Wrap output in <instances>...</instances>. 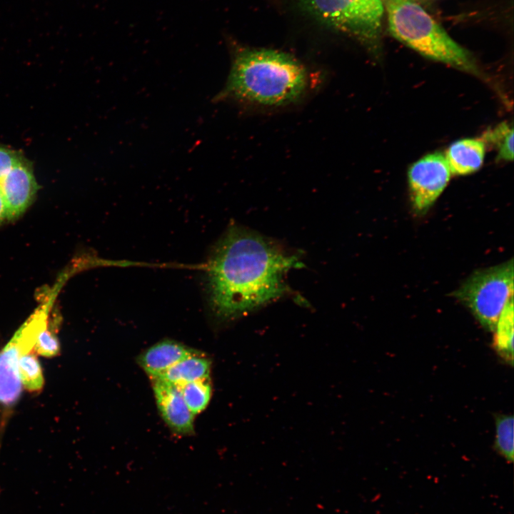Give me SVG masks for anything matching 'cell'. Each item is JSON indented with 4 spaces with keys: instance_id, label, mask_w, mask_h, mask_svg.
Masks as SVG:
<instances>
[{
    "instance_id": "7",
    "label": "cell",
    "mask_w": 514,
    "mask_h": 514,
    "mask_svg": "<svg viewBox=\"0 0 514 514\" xmlns=\"http://www.w3.org/2000/svg\"><path fill=\"white\" fill-rule=\"evenodd\" d=\"M451 172L440 152L425 155L411 165L408 178L411 201L418 213H425L447 186Z\"/></svg>"
},
{
    "instance_id": "11",
    "label": "cell",
    "mask_w": 514,
    "mask_h": 514,
    "mask_svg": "<svg viewBox=\"0 0 514 514\" xmlns=\"http://www.w3.org/2000/svg\"><path fill=\"white\" fill-rule=\"evenodd\" d=\"M485 143L482 138H463L451 143L445 156L453 175H468L483 165Z\"/></svg>"
},
{
    "instance_id": "10",
    "label": "cell",
    "mask_w": 514,
    "mask_h": 514,
    "mask_svg": "<svg viewBox=\"0 0 514 514\" xmlns=\"http://www.w3.org/2000/svg\"><path fill=\"white\" fill-rule=\"evenodd\" d=\"M198 351L173 341L163 340L145 350L137 362L150 379L161 376L183 358Z\"/></svg>"
},
{
    "instance_id": "2",
    "label": "cell",
    "mask_w": 514,
    "mask_h": 514,
    "mask_svg": "<svg viewBox=\"0 0 514 514\" xmlns=\"http://www.w3.org/2000/svg\"><path fill=\"white\" fill-rule=\"evenodd\" d=\"M309 74L291 55L267 49H241L216 102L235 101L265 107L286 106L307 92Z\"/></svg>"
},
{
    "instance_id": "8",
    "label": "cell",
    "mask_w": 514,
    "mask_h": 514,
    "mask_svg": "<svg viewBox=\"0 0 514 514\" xmlns=\"http://www.w3.org/2000/svg\"><path fill=\"white\" fill-rule=\"evenodd\" d=\"M157 408L168 427L176 434L194 432V415L187 407L178 386L161 378L151 379Z\"/></svg>"
},
{
    "instance_id": "6",
    "label": "cell",
    "mask_w": 514,
    "mask_h": 514,
    "mask_svg": "<svg viewBox=\"0 0 514 514\" xmlns=\"http://www.w3.org/2000/svg\"><path fill=\"white\" fill-rule=\"evenodd\" d=\"M46 326L45 312L33 315L0 351L1 404L12 405L19 399L23 386L18 372L19 358L34 350L39 332Z\"/></svg>"
},
{
    "instance_id": "5",
    "label": "cell",
    "mask_w": 514,
    "mask_h": 514,
    "mask_svg": "<svg viewBox=\"0 0 514 514\" xmlns=\"http://www.w3.org/2000/svg\"><path fill=\"white\" fill-rule=\"evenodd\" d=\"M513 263L510 261L472 274L455 291L486 330L494 331L503 308L513 298Z\"/></svg>"
},
{
    "instance_id": "12",
    "label": "cell",
    "mask_w": 514,
    "mask_h": 514,
    "mask_svg": "<svg viewBox=\"0 0 514 514\" xmlns=\"http://www.w3.org/2000/svg\"><path fill=\"white\" fill-rule=\"evenodd\" d=\"M211 367L210 359L198 351L179 361L158 378L180 386L187 383L208 379Z\"/></svg>"
},
{
    "instance_id": "13",
    "label": "cell",
    "mask_w": 514,
    "mask_h": 514,
    "mask_svg": "<svg viewBox=\"0 0 514 514\" xmlns=\"http://www.w3.org/2000/svg\"><path fill=\"white\" fill-rule=\"evenodd\" d=\"M493 346L507 363L513 364V298L500 313L495 328Z\"/></svg>"
},
{
    "instance_id": "9",
    "label": "cell",
    "mask_w": 514,
    "mask_h": 514,
    "mask_svg": "<svg viewBox=\"0 0 514 514\" xmlns=\"http://www.w3.org/2000/svg\"><path fill=\"white\" fill-rule=\"evenodd\" d=\"M38 189L31 170L21 160L0 179L7 218L19 216L30 205Z\"/></svg>"
},
{
    "instance_id": "18",
    "label": "cell",
    "mask_w": 514,
    "mask_h": 514,
    "mask_svg": "<svg viewBox=\"0 0 514 514\" xmlns=\"http://www.w3.org/2000/svg\"><path fill=\"white\" fill-rule=\"evenodd\" d=\"M34 351L47 358H51L59 354L60 351L59 340L46 326L39 332Z\"/></svg>"
},
{
    "instance_id": "15",
    "label": "cell",
    "mask_w": 514,
    "mask_h": 514,
    "mask_svg": "<svg viewBox=\"0 0 514 514\" xmlns=\"http://www.w3.org/2000/svg\"><path fill=\"white\" fill-rule=\"evenodd\" d=\"M18 372L22 386L29 391H39L44 386V379L40 363L31 351L20 356L18 360Z\"/></svg>"
},
{
    "instance_id": "20",
    "label": "cell",
    "mask_w": 514,
    "mask_h": 514,
    "mask_svg": "<svg viewBox=\"0 0 514 514\" xmlns=\"http://www.w3.org/2000/svg\"><path fill=\"white\" fill-rule=\"evenodd\" d=\"M7 218L6 205L0 191V222Z\"/></svg>"
},
{
    "instance_id": "4",
    "label": "cell",
    "mask_w": 514,
    "mask_h": 514,
    "mask_svg": "<svg viewBox=\"0 0 514 514\" xmlns=\"http://www.w3.org/2000/svg\"><path fill=\"white\" fill-rule=\"evenodd\" d=\"M320 22L358 41L373 53L381 46L383 0H296Z\"/></svg>"
},
{
    "instance_id": "1",
    "label": "cell",
    "mask_w": 514,
    "mask_h": 514,
    "mask_svg": "<svg viewBox=\"0 0 514 514\" xmlns=\"http://www.w3.org/2000/svg\"><path fill=\"white\" fill-rule=\"evenodd\" d=\"M298 263L264 237L230 228L215 246L207 267L213 312L220 319L233 318L279 298L286 291L284 274Z\"/></svg>"
},
{
    "instance_id": "16",
    "label": "cell",
    "mask_w": 514,
    "mask_h": 514,
    "mask_svg": "<svg viewBox=\"0 0 514 514\" xmlns=\"http://www.w3.org/2000/svg\"><path fill=\"white\" fill-rule=\"evenodd\" d=\"M495 448L497 452L508 463H513L514 457L513 417L498 415L495 417Z\"/></svg>"
},
{
    "instance_id": "19",
    "label": "cell",
    "mask_w": 514,
    "mask_h": 514,
    "mask_svg": "<svg viewBox=\"0 0 514 514\" xmlns=\"http://www.w3.org/2000/svg\"><path fill=\"white\" fill-rule=\"evenodd\" d=\"M21 160L14 151L0 147V179Z\"/></svg>"
},
{
    "instance_id": "17",
    "label": "cell",
    "mask_w": 514,
    "mask_h": 514,
    "mask_svg": "<svg viewBox=\"0 0 514 514\" xmlns=\"http://www.w3.org/2000/svg\"><path fill=\"white\" fill-rule=\"evenodd\" d=\"M485 143H491L498 150V159L512 161L513 159V128L507 123L498 124L494 128L485 133L482 138Z\"/></svg>"
},
{
    "instance_id": "3",
    "label": "cell",
    "mask_w": 514,
    "mask_h": 514,
    "mask_svg": "<svg viewBox=\"0 0 514 514\" xmlns=\"http://www.w3.org/2000/svg\"><path fill=\"white\" fill-rule=\"evenodd\" d=\"M385 9L389 31L395 39L425 57L480 75L470 53L418 4L412 0H387Z\"/></svg>"
},
{
    "instance_id": "14",
    "label": "cell",
    "mask_w": 514,
    "mask_h": 514,
    "mask_svg": "<svg viewBox=\"0 0 514 514\" xmlns=\"http://www.w3.org/2000/svg\"><path fill=\"white\" fill-rule=\"evenodd\" d=\"M178 387L187 407L194 415L207 407L212 392L209 378L187 383Z\"/></svg>"
}]
</instances>
